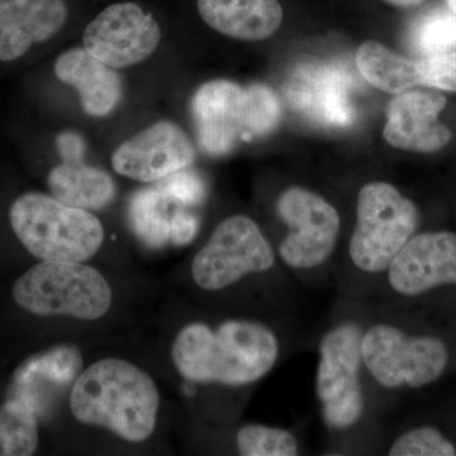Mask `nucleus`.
Masks as SVG:
<instances>
[{
	"label": "nucleus",
	"instance_id": "nucleus-12",
	"mask_svg": "<svg viewBox=\"0 0 456 456\" xmlns=\"http://www.w3.org/2000/svg\"><path fill=\"white\" fill-rule=\"evenodd\" d=\"M193 143L180 126L159 121L117 146L110 164L118 175L141 183L160 182L194 163Z\"/></svg>",
	"mask_w": 456,
	"mask_h": 456
},
{
	"label": "nucleus",
	"instance_id": "nucleus-25",
	"mask_svg": "<svg viewBox=\"0 0 456 456\" xmlns=\"http://www.w3.org/2000/svg\"><path fill=\"white\" fill-rule=\"evenodd\" d=\"M236 446L244 456H296L301 450L293 431L260 424L242 426L237 431Z\"/></svg>",
	"mask_w": 456,
	"mask_h": 456
},
{
	"label": "nucleus",
	"instance_id": "nucleus-11",
	"mask_svg": "<svg viewBox=\"0 0 456 456\" xmlns=\"http://www.w3.org/2000/svg\"><path fill=\"white\" fill-rule=\"evenodd\" d=\"M383 278L387 287L402 298H417L456 285V233H416L393 259Z\"/></svg>",
	"mask_w": 456,
	"mask_h": 456
},
{
	"label": "nucleus",
	"instance_id": "nucleus-6",
	"mask_svg": "<svg viewBox=\"0 0 456 456\" xmlns=\"http://www.w3.org/2000/svg\"><path fill=\"white\" fill-rule=\"evenodd\" d=\"M362 355L365 373L384 391L419 389L448 369V345L436 336L412 335L388 320L364 327Z\"/></svg>",
	"mask_w": 456,
	"mask_h": 456
},
{
	"label": "nucleus",
	"instance_id": "nucleus-4",
	"mask_svg": "<svg viewBox=\"0 0 456 456\" xmlns=\"http://www.w3.org/2000/svg\"><path fill=\"white\" fill-rule=\"evenodd\" d=\"M364 327L358 318H342L326 330L318 345L314 391L323 424L336 434L355 430L367 415Z\"/></svg>",
	"mask_w": 456,
	"mask_h": 456
},
{
	"label": "nucleus",
	"instance_id": "nucleus-31",
	"mask_svg": "<svg viewBox=\"0 0 456 456\" xmlns=\"http://www.w3.org/2000/svg\"><path fill=\"white\" fill-rule=\"evenodd\" d=\"M56 147L66 163H80L86 154V142L77 132H62L57 136Z\"/></svg>",
	"mask_w": 456,
	"mask_h": 456
},
{
	"label": "nucleus",
	"instance_id": "nucleus-18",
	"mask_svg": "<svg viewBox=\"0 0 456 456\" xmlns=\"http://www.w3.org/2000/svg\"><path fill=\"white\" fill-rule=\"evenodd\" d=\"M53 71L60 82L77 90L83 110L90 117L103 118L121 103L123 86L118 70L99 61L84 47L62 53Z\"/></svg>",
	"mask_w": 456,
	"mask_h": 456
},
{
	"label": "nucleus",
	"instance_id": "nucleus-21",
	"mask_svg": "<svg viewBox=\"0 0 456 456\" xmlns=\"http://www.w3.org/2000/svg\"><path fill=\"white\" fill-rule=\"evenodd\" d=\"M355 62L362 77L383 92L399 94L419 86L416 60L399 55L380 42L360 45Z\"/></svg>",
	"mask_w": 456,
	"mask_h": 456
},
{
	"label": "nucleus",
	"instance_id": "nucleus-30",
	"mask_svg": "<svg viewBox=\"0 0 456 456\" xmlns=\"http://www.w3.org/2000/svg\"><path fill=\"white\" fill-rule=\"evenodd\" d=\"M198 228L200 221L196 216L185 209H176L171 216L170 242L176 246L189 244L197 235Z\"/></svg>",
	"mask_w": 456,
	"mask_h": 456
},
{
	"label": "nucleus",
	"instance_id": "nucleus-28",
	"mask_svg": "<svg viewBox=\"0 0 456 456\" xmlns=\"http://www.w3.org/2000/svg\"><path fill=\"white\" fill-rule=\"evenodd\" d=\"M416 65L419 86L456 92V53H430Z\"/></svg>",
	"mask_w": 456,
	"mask_h": 456
},
{
	"label": "nucleus",
	"instance_id": "nucleus-20",
	"mask_svg": "<svg viewBox=\"0 0 456 456\" xmlns=\"http://www.w3.org/2000/svg\"><path fill=\"white\" fill-rule=\"evenodd\" d=\"M47 185L53 197L77 208L102 209L116 197V183L107 171L80 163L61 164L51 169Z\"/></svg>",
	"mask_w": 456,
	"mask_h": 456
},
{
	"label": "nucleus",
	"instance_id": "nucleus-22",
	"mask_svg": "<svg viewBox=\"0 0 456 456\" xmlns=\"http://www.w3.org/2000/svg\"><path fill=\"white\" fill-rule=\"evenodd\" d=\"M169 203L158 185L141 189L131 198L128 216L132 230L150 248H163L170 242Z\"/></svg>",
	"mask_w": 456,
	"mask_h": 456
},
{
	"label": "nucleus",
	"instance_id": "nucleus-17",
	"mask_svg": "<svg viewBox=\"0 0 456 456\" xmlns=\"http://www.w3.org/2000/svg\"><path fill=\"white\" fill-rule=\"evenodd\" d=\"M82 367V353L74 345H57L42 351L17 368L8 398L26 402L40 417L53 395L77 379Z\"/></svg>",
	"mask_w": 456,
	"mask_h": 456
},
{
	"label": "nucleus",
	"instance_id": "nucleus-8",
	"mask_svg": "<svg viewBox=\"0 0 456 456\" xmlns=\"http://www.w3.org/2000/svg\"><path fill=\"white\" fill-rule=\"evenodd\" d=\"M285 233L277 254L285 269L296 274H314L335 257L341 236L340 213L325 197L293 185L277 200Z\"/></svg>",
	"mask_w": 456,
	"mask_h": 456
},
{
	"label": "nucleus",
	"instance_id": "nucleus-13",
	"mask_svg": "<svg viewBox=\"0 0 456 456\" xmlns=\"http://www.w3.org/2000/svg\"><path fill=\"white\" fill-rule=\"evenodd\" d=\"M83 0H0V61L25 56L35 45L60 35Z\"/></svg>",
	"mask_w": 456,
	"mask_h": 456
},
{
	"label": "nucleus",
	"instance_id": "nucleus-19",
	"mask_svg": "<svg viewBox=\"0 0 456 456\" xmlns=\"http://www.w3.org/2000/svg\"><path fill=\"white\" fill-rule=\"evenodd\" d=\"M194 7L213 31L240 41L266 40L283 22L278 0H194Z\"/></svg>",
	"mask_w": 456,
	"mask_h": 456
},
{
	"label": "nucleus",
	"instance_id": "nucleus-15",
	"mask_svg": "<svg viewBox=\"0 0 456 456\" xmlns=\"http://www.w3.org/2000/svg\"><path fill=\"white\" fill-rule=\"evenodd\" d=\"M244 90L231 80L204 83L191 99L200 145L209 155H226L235 149L242 134Z\"/></svg>",
	"mask_w": 456,
	"mask_h": 456
},
{
	"label": "nucleus",
	"instance_id": "nucleus-29",
	"mask_svg": "<svg viewBox=\"0 0 456 456\" xmlns=\"http://www.w3.org/2000/svg\"><path fill=\"white\" fill-rule=\"evenodd\" d=\"M158 187L170 202L184 207L198 206L206 196L202 178L194 171L188 170V167L160 180Z\"/></svg>",
	"mask_w": 456,
	"mask_h": 456
},
{
	"label": "nucleus",
	"instance_id": "nucleus-2",
	"mask_svg": "<svg viewBox=\"0 0 456 456\" xmlns=\"http://www.w3.org/2000/svg\"><path fill=\"white\" fill-rule=\"evenodd\" d=\"M160 395L145 371L121 359H103L75 380L71 412L84 425L101 426L131 443L151 436Z\"/></svg>",
	"mask_w": 456,
	"mask_h": 456
},
{
	"label": "nucleus",
	"instance_id": "nucleus-16",
	"mask_svg": "<svg viewBox=\"0 0 456 456\" xmlns=\"http://www.w3.org/2000/svg\"><path fill=\"white\" fill-rule=\"evenodd\" d=\"M350 86L349 75L335 66H302L290 79L288 98L314 121L345 127L355 118Z\"/></svg>",
	"mask_w": 456,
	"mask_h": 456
},
{
	"label": "nucleus",
	"instance_id": "nucleus-33",
	"mask_svg": "<svg viewBox=\"0 0 456 456\" xmlns=\"http://www.w3.org/2000/svg\"><path fill=\"white\" fill-rule=\"evenodd\" d=\"M446 7L456 14V0H445Z\"/></svg>",
	"mask_w": 456,
	"mask_h": 456
},
{
	"label": "nucleus",
	"instance_id": "nucleus-26",
	"mask_svg": "<svg viewBox=\"0 0 456 456\" xmlns=\"http://www.w3.org/2000/svg\"><path fill=\"white\" fill-rule=\"evenodd\" d=\"M413 44L422 56L456 53V14L446 9L422 18L413 33Z\"/></svg>",
	"mask_w": 456,
	"mask_h": 456
},
{
	"label": "nucleus",
	"instance_id": "nucleus-27",
	"mask_svg": "<svg viewBox=\"0 0 456 456\" xmlns=\"http://www.w3.org/2000/svg\"><path fill=\"white\" fill-rule=\"evenodd\" d=\"M389 456H455L456 446L434 426L402 432L387 449Z\"/></svg>",
	"mask_w": 456,
	"mask_h": 456
},
{
	"label": "nucleus",
	"instance_id": "nucleus-24",
	"mask_svg": "<svg viewBox=\"0 0 456 456\" xmlns=\"http://www.w3.org/2000/svg\"><path fill=\"white\" fill-rule=\"evenodd\" d=\"M281 118V102L269 86L263 84L246 86L242 102L244 141L261 139L272 134Z\"/></svg>",
	"mask_w": 456,
	"mask_h": 456
},
{
	"label": "nucleus",
	"instance_id": "nucleus-9",
	"mask_svg": "<svg viewBox=\"0 0 456 456\" xmlns=\"http://www.w3.org/2000/svg\"><path fill=\"white\" fill-rule=\"evenodd\" d=\"M277 250L259 224L245 215L221 222L191 263V278L206 292L228 289L250 275L277 268Z\"/></svg>",
	"mask_w": 456,
	"mask_h": 456
},
{
	"label": "nucleus",
	"instance_id": "nucleus-32",
	"mask_svg": "<svg viewBox=\"0 0 456 456\" xmlns=\"http://www.w3.org/2000/svg\"><path fill=\"white\" fill-rule=\"evenodd\" d=\"M389 4L395 5L401 8H413L417 5L422 4L425 0H386Z\"/></svg>",
	"mask_w": 456,
	"mask_h": 456
},
{
	"label": "nucleus",
	"instance_id": "nucleus-5",
	"mask_svg": "<svg viewBox=\"0 0 456 456\" xmlns=\"http://www.w3.org/2000/svg\"><path fill=\"white\" fill-rule=\"evenodd\" d=\"M9 221L20 244L44 261H84L103 244V224L93 213L44 193L18 197Z\"/></svg>",
	"mask_w": 456,
	"mask_h": 456
},
{
	"label": "nucleus",
	"instance_id": "nucleus-3",
	"mask_svg": "<svg viewBox=\"0 0 456 456\" xmlns=\"http://www.w3.org/2000/svg\"><path fill=\"white\" fill-rule=\"evenodd\" d=\"M419 207L388 182H370L356 198L355 226L346 248V263L358 277L383 278L393 259L416 235Z\"/></svg>",
	"mask_w": 456,
	"mask_h": 456
},
{
	"label": "nucleus",
	"instance_id": "nucleus-10",
	"mask_svg": "<svg viewBox=\"0 0 456 456\" xmlns=\"http://www.w3.org/2000/svg\"><path fill=\"white\" fill-rule=\"evenodd\" d=\"M163 26L142 0H114L90 18L82 35L90 55L114 70L146 61L158 50Z\"/></svg>",
	"mask_w": 456,
	"mask_h": 456
},
{
	"label": "nucleus",
	"instance_id": "nucleus-1",
	"mask_svg": "<svg viewBox=\"0 0 456 456\" xmlns=\"http://www.w3.org/2000/svg\"><path fill=\"white\" fill-rule=\"evenodd\" d=\"M277 332L254 320H226L217 326L193 322L174 340L171 356L179 374L193 383L245 387L259 382L281 356Z\"/></svg>",
	"mask_w": 456,
	"mask_h": 456
},
{
	"label": "nucleus",
	"instance_id": "nucleus-14",
	"mask_svg": "<svg viewBox=\"0 0 456 456\" xmlns=\"http://www.w3.org/2000/svg\"><path fill=\"white\" fill-rule=\"evenodd\" d=\"M448 101L424 90L399 93L387 108L383 136L389 145L403 151L434 154L452 142L449 127L439 122Z\"/></svg>",
	"mask_w": 456,
	"mask_h": 456
},
{
	"label": "nucleus",
	"instance_id": "nucleus-23",
	"mask_svg": "<svg viewBox=\"0 0 456 456\" xmlns=\"http://www.w3.org/2000/svg\"><path fill=\"white\" fill-rule=\"evenodd\" d=\"M38 446V416L26 402L8 398L0 407V456H29Z\"/></svg>",
	"mask_w": 456,
	"mask_h": 456
},
{
	"label": "nucleus",
	"instance_id": "nucleus-7",
	"mask_svg": "<svg viewBox=\"0 0 456 456\" xmlns=\"http://www.w3.org/2000/svg\"><path fill=\"white\" fill-rule=\"evenodd\" d=\"M18 305L37 316L99 320L112 305L103 275L82 261H44L27 270L13 287Z\"/></svg>",
	"mask_w": 456,
	"mask_h": 456
}]
</instances>
